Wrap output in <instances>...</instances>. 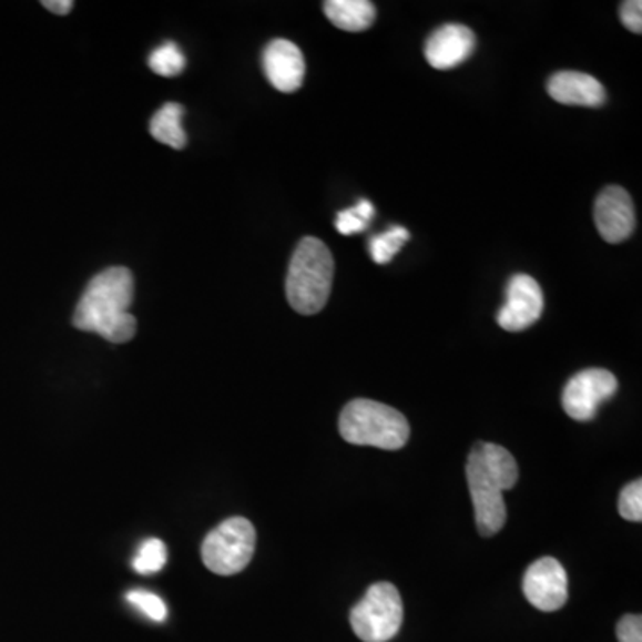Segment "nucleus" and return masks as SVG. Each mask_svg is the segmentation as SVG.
I'll return each instance as SVG.
<instances>
[{
  "label": "nucleus",
  "mask_w": 642,
  "mask_h": 642,
  "mask_svg": "<svg viewBox=\"0 0 642 642\" xmlns=\"http://www.w3.org/2000/svg\"><path fill=\"white\" fill-rule=\"evenodd\" d=\"M133 302V274L123 266L104 269L82 293L73 313V327L99 334L111 343L131 342L136 334V318L129 313Z\"/></svg>",
  "instance_id": "1"
},
{
  "label": "nucleus",
  "mask_w": 642,
  "mask_h": 642,
  "mask_svg": "<svg viewBox=\"0 0 642 642\" xmlns=\"http://www.w3.org/2000/svg\"><path fill=\"white\" fill-rule=\"evenodd\" d=\"M327 19L343 31L359 32L375 22V6L368 0H327L324 4Z\"/></svg>",
  "instance_id": "14"
},
{
  "label": "nucleus",
  "mask_w": 642,
  "mask_h": 642,
  "mask_svg": "<svg viewBox=\"0 0 642 642\" xmlns=\"http://www.w3.org/2000/svg\"><path fill=\"white\" fill-rule=\"evenodd\" d=\"M334 257L318 237L307 236L293 254L286 278L289 306L300 315H316L327 306L333 289Z\"/></svg>",
  "instance_id": "3"
},
{
  "label": "nucleus",
  "mask_w": 642,
  "mask_h": 642,
  "mask_svg": "<svg viewBox=\"0 0 642 642\" xmlns=\"http://www.w3.org/2000/svg\"><path fill=\"white\" fill-rule=\"evenodd\" d=\"M523 592L530 605L541 612H556L568 602V573L553 557H542L524 573Z\"/></svg>",
  "instance_id": "8"
},
{
  "label": "nucleus",
  "mask_w": 642,
  "mask_h": 642,
  "mask_svg": "<svg viewBox=\"0 0 642 642\" xmlns=\"http://www.w3.org/2000/svg\"><path fill=\"white\" fill-rule=\"evenodd\" d=\"M618 510H620L621 518L624 520L639 523L642 520V482L641 480H633L623 491L620 492V501H618Z\"/></svg>",
  "instance_id": "21"
},
{
  "label": "nucleus",
  "mask_w": 642,
  "mask_h": 642,
  "mask_svg": "<svg viewBox=\"0 0 642 642\" xmlns=\"http://www.w3.org/2000/svg\"><path fill=\"white\" fill-rule=\"evenodd\" d=\"M169 559V550L161 539H146L142 547L137 548L134 557L133 568L140 574H154L163 570Z\"/></svg>",
  "instance_id": "18"
},
{
  "label": "nucleus",
  "mask_w": 642,
  "mask_h": 642,
  "mask_svg": "<svg viewBox=\"0 0 642 642\" xmlns=\"http://www.w3.org/2000/svg\"><path fill=\"white\" fill-rule=\"evenodd\" d=\"M43 8L55 14H67L72 11L73 2L72 0H45Z\"/></svg>",
  "instance_id": "24"
},
{
  "label": "nucleus",
  "mask_w": 642,
  "mask_h": 642,
  "mask_svg": "<svg viewBox=\"0 0 642 642\" xmlns=\"http://www.w3.org/2000/svg\"><path fill=\"white\" fill-rule=\"evenodd\" d=\"M544 296L530 275H514L507 286L506 306L498 313V325L509 333H521L541 318Z\"/></svg>",
  "instance_id": "9"
},
{
  "label": "nucleus",
  "mask_w": 642,
  "mask_h": 642,
  "mask_svg": "<svg viewBox=\"0 0 642 642\" xmlns=\"http://www.w3.org/2000/svg\"><path fill=\"white\" fill-rule=\"evenodd\" d=\"M409 231L395 225L388 233L378 234L369 240V254L377 265H388L389 261L400 252L401 246L409 242Z\"/></svg>",
  "instance_id": "16"
},
{
  "label": "nucleus",
  "mask_w": 642,
  "mask_h": 642,
  "mask_svg": "<svg viewBox=\"0 0 642 642\" xmlns=\"http://www.w3.org/2000/svg\"><path fill=\"white\" fill-rule=\"evenodd\" d=\"M618 641L642 642L641 615L629 614L621 618L620 623H618Z\"/></svg>",
  "instance_id": "23"
},
{
  "label": "nucleus",
  "mask_w": 642,
  "mask_h": 642,
  "mask_svg": "<svg viewBox=\"0 0 642 642\" xmlns=\"http://www.w3.org/2000/svg\"><path fill=\"white\" fill-rule=\"evenodd\" d=\"M375 216V207L371 202L360 201L359 204L354 205L350 210L342 211L336 216L337 233L343 236H351V234L365 233L369 227V222Z\"/></svg>",
  "instance_id": "19"
},
{
  "label": "nucleus",
  "mask_w": 642,
  "mask_h": 642,
  "mask_svg": "<svg viewBox=\"0 0 642 642\" xmlns=\"http://www.w3.org/2000/svg\"><path fill=\"white\" fill-rule=\"evenodd\" d=\"M183 105L164 104L151 120V134L164 145L181 151L186 146L187 137L183 129Z\"/></svg>",
  "instance_id": "15"
},
{
  "label": "nucleus",
  "mask_w": 642,
  "mask_h": 642,
  "mask_svg": "<svg viewBox=\"0 0 642 642\" xmlns=\"http://www.w3.org/2000/svg\"><path fill=\"white\" fill-rule=\"evenodd\" d=\"M263 70L275 90L293 93L304 84L306 60L293 41L278 38L263 52Z\"/></svg>",
  "instance_id": "11"
},
{
  "label": "nucleus",
  "mask_w": 642,
  "mask_h": 642,
  "mask_svg": "<svg viewBox=\"0 0 642 642\" xmlns=\"http://www.w3.org/2000/svg\"><path fill=\"white\" fill-rule=\"evenodd\" d=\"M594 222L607 243L629 240L635 228V211L626 190L620 186L605 187L594 204Z\"/></svg>",
  "instance_id": "10"
},
{
  "label": "nucleus",
  "mask_w": 642,
  "mask_h": 642,
  "mask_svg": "<svg viewBox=\"0 0 642 642\" xmlns=\"http://www.w3.org/2000/svg\"><path fill=\"white\" fill-rule=\"evenodd\" d=\"M339 434L350 445L395 451L406 447L410 428L406 416L397 409L380 401L357 398L343 409Z\"/></svg>",
  "instance_id": "4"
},
{
  "label": "nucleus",
  "mask_w": 642,
  "mask_h": 642,
  "mask_svg": "<svg viewBox=\"0 0 642 642\" xmlns=\"http://www.w3.org/2000/svg\"><path fill=\"white\" fill-rule=\"evenodd\" d=\"M128 602L136 607L137 611L145 614L149 620L155 623H163L169 618V609L163 598L157 597L154 592L143 591V589H134L128 592Z\"/></svg>",
  "instance_id": "20"
},
{
  "label": "nucleus",
  "mask_w": 642,
  "mask_h": 642,
  "mask_svg": "<svg viewBox=\"0 0 642 642\" xmlns=\"http://www.w3.org/2000/svg\"><path fill=\"white\" fill-rule=\"evenodd\" d=\"M149 67L161 78H175L186 67V58H184L183 51L170 41L152 52L151 58H149Z\"/></svg>",
  "instance_id": "17"
},
{
  "label": "nucleus",
  "mask_w": 642,
  "mask_h": 642,
  "mask_svg": "<svg viewBox=\"0 0 642 642\" xmlns=\"http://www.w3.org/2000/svg\"><path fill=\"white\" fill-rule=\"evenodd\" d=\"M618 393V378L603 368L583 369L562 391V407L574 421H591L598 407Z\"/></svg>",
  "instance_id": "7"
},
{
  "label": "nucleus",
  "mask_w": 642,
  "mask_h": 642,
  "mask_svg": "<svg viewBox=\"0 0 642 642\" xmlns=\"http://www.w3.org/2000/svg\"><path fill=\"white\" fill-rule=\"evenodd\" d=\"M477 38L462 23H447L432 32L425 45V58L436 70L456 69L473 54Z\"/></svg>",
  "instance_id": "12"
},
{
  "label": "nucleus",
  "mask_w": 642,
  "mask_h": 642,
  "mask_svg": "<svg viewBox=\"0 0 642 642\" xmlns=\"http://www.w3.org/2000/svg\"><path fill=\"white\" fill-rule=\"evenodd\" d=\"M620 19L624 28L632 32H642V2L641 0H626L620 8Z\"/></svg>",
  "instance_id": "22"
},
{
  "label": "nucleus",
  "mask_w": 642,
  "mask_h": 642,
  "mask_svg": "<svg viewBox=\"0 0 642 642\" xmlns=\"http://www.w3.org/2000/svg\"><path fill=\"white\" fill-rule=\"evenodd\" d=\"M404 603L400 592L389 582L374 583L350 612V624L365 642H388L400 632Z\"/></svg>",
  "instance_id": "5"
},
{
  "label": "nucleus",
  "mask_w": 642,
  "mask_h": 642,
  "mask_svg": "<svg viewBox=\"0 0 642 642\" xmlns=\"http://www.w3.org/2000/svg\"><path fill=\"white\" fill-rule=\"evenodd\" d=\"M551 99L564 105L600 108L605 104L607 92L602 82L582 72H559L548 79Z\"/></svg>",
  "instance_id": "13"
},
{
  "label": "nucleus",
  "mask_w": 642,
  "mask_h": 642,
  "mask_svg": "<svg viewBox=\"0 0 642 642\" xmlns=\"http://www.w3.org/2000/svg\"><path fill=\"white\" fill-rule=\"evenodd\" d=\"M466 477L473 500L477 530L483 538H491L506 524L503 491L514 488L518 482V462L512 454L500 445L477 442L468 457Z\"/></svg>",
  "instance_id": "2"
},
{
  "label": "nucleus",
  "mask_w": 642,
  "mask_h": 642,
  "mask_svg": "<svg viewBox=\"0 0 642 642\" xmlns=\"http://www.w3.org/2000/svg\"><path fill=\"white\" fill-rule=\"evenodd\" d=\"M254 551V524L245 518H228L202 542V561L213 573L231 577L251 564Z\"/></svg>",
  "instance_id": "6"
}]
</instances>
